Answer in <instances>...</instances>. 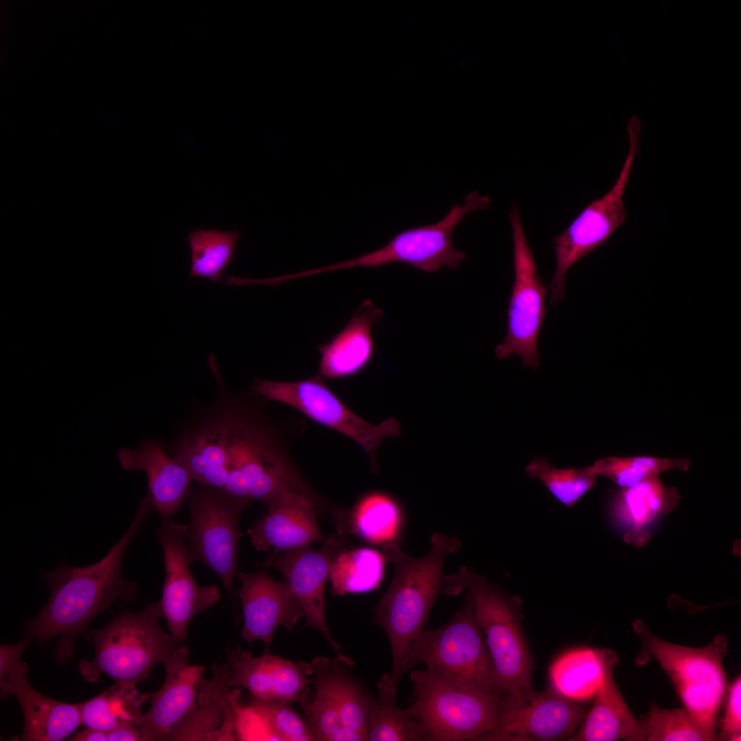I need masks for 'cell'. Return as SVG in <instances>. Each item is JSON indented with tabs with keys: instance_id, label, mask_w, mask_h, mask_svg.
Segmentation results:
<instances>
[{
	"instance_id": "6da1fadb",
	"label": "cell",
	"mask_w": 741,
	"mask_h": 741,
	"mask_svg": "<svg viewBox=\"0 0 741 741\" xmlns=\"http://www.w3.org/2000/svg\"><path fill=\"white\" fill-rule=\"evenodd\" d=\"M208 365L216 381L215 398L180 432L169 451L200 485L250 499L294 464L266 414L250 399L228 389L213 354Z\"/></svg>"
},
{
	"instance_id": "7a4b0ae2",
	"label": "cell",
	"mask_w": 741,
	"mask_h": 741,
	"mask_svg": "<svg viewBox=\"0 0 741 741\" xmlns=\"http://www.w3.org/2000/svg\"><path fill=\"white\" fill-rule=\"evenodd\" d=\"M152 510L145 495L126 532L97 563L80 567L62 563L54 572L43 574L50 596L41 611L27 624V635L40 643L58 637L56 657L58 661H66L71 657L76 637L98 613L108 609L116 601L135 600L138 586L124 578L122 561Z\"/></svg>"
},
{
	"instance_id": "3957f363",
	"label": "cell",
	"mask_w": 741,
	"mask_h": 741,
	"mask_svg": "<svg viewBox=\"0 0 741 741\" xmlns=\"http://www.w3.org/2000/svg\"><path fill=\"white\" fill-rule=\"evenodd\" d=\"M432 548L424 556L415 558L403 552L397 544L386 543L382 553L395 567L388 590L373 609V623L386 633L391 647V681L395 677L410 644L423 629L431 609L443 590V565L456 552L460 541L453 536L435 533Z\"/></svg>"
},
{
	"instance_id": "277c9868",
	"label": "cell",
	"mask_w": 741,
	"mask_h": 741,
	"mask_svg": "<svg viewBox=\"0 0 741 741\" xmlns=\"http://www.w3.org/2000/svg\"><path fill=\"white\" fill-rule=\"evenodd\" d=\"M464 589L471 593L476 619L484 635L505 705L525 703L534 692L533 655L522 628V602L489 583L485 576L461 567L444 575L442 591L456 596Z\"/></svg>"
},
{
	"instance_id": "5b68a950",
	"label": "cell",
	"mask_w": 741,
	"mask_h": 741,
	"mask_svg": "<svg viewBox=\"0 0 741 741\" xmlns=\"http://www.w3.org/2000/svg\"><path fill=\"white\" fill-rule=\"evenodd\" d=\"M161 617L159 602H152L139 611L123 612L104 627L88 631L86 639L94 646L95 656L91 661H80L81 675L96 682L106 674L116 682L137 686L156 666L189 650L185 642L161 627Z\"/></svg>"
},
{
	"instance_id": "8992f818",
	"label": "cell",
	"mask_w": 741,
	"mask_h": 741,
	"mask_svg": "<svg viewBox=\"0 0 741 741\" xmlns=\"http://www.w3.org/2000/svg\"><path fill=\"white\" fill-rule=\"evenodd\" d=\"M420 664L447 681L502 696L469 592L448 622L423 629L414 638L391 681L392 689L397 691L401 677Z\"/></svg>"
},
{
	"instance_id": "52a82bcc",
	"label": "cell",
	"mask_w": 741,
	"mask_h": 741,
	"mask_svg": "<svg viewBox=\"0 0 741 741\" xmlns=\"http://www.w3.org/2000/svg\"><path fill=\"white\" fill-rule=\"evenodd\" d=\"M633 627L645 650L671 679L684 708L709 741L718 740L716 719L726 689V638L718 635L706 646L693 648L658 637L642 621H635Z\"/></svg>"
},
{
	"instance_id": "ba28073f",
	"label": "cell",
	"mask_w": 741,
	"mask_h": 741,
	"mask_svg": "<svg viewBox=\"0 0 741 741\" xmlns=\"http://www.w3.org/2000/svg\"><path fill=\"white\" fill-rule=\"evenodd\" d=\"M410 681L406 709L430 741L478 740L495 728L502 696L447 681L427 668L412 670Z\"/></svg>"
},
{
	"instance_id": "9c48e42d",
	"label": "cell",
	"mask_w": 741,
	"mask_h": 741,
	"mask_svg": "<svg viewBox=\"0 0 741 741\" xmlns=\"http://www.w3.org/2000/svg\"><path fill=\"white\" fill-rule=\"evenodd\" d=\"M186 501L190 513L189 550L195 561L218 576L236 614L239 521L251 500L234 498L220 489L200 485L189 489Z\"/></svg>"
},
{
	"instance_id": "30bf717a",
	"label": "cell",
	"mask_w": 741,
	"mask_h": 741,
	"mask_svg": "<svg viewBox=\"0 0 741 741\" xmlns=\"http://www.w3.org/2000/svg\"><path fill=\"white\" fill-rule=\"evenodd\" d=\"M491 199L474 191L462 204L454 203L438 222L409 228L395 235L386 244L359 257L309 269L310 277L342 270L376 268L394 263H405L425 272H436L444 266L456 268L466 254L452 243L454 229L469 213L489 207Z\"/></svg>"
},
{
	"instance_id": "8fae6325",
	"label": "cell",
	"mask_w": 741,
	"mask_h": 741,
	"mask_svg": "<svg viewBox=\"0 0 741 741\" xmlns=\"http://www.w3.org/2000/svg\"><path fill=\"white\" fill-rule=\"evenodd\" d=\"M251 391L265 399L293 408L307 418L355 441L369 456L372 471H378L376 452L386 438L401 433L395 417L373 425L351 410L325 384L318 375L294 381L257 379Z\"/></svg>"
},
{
	"instance_id": "7c38bea8",
	"label": "cell",
	"mask_w": 741,
	"mask_h": 741,
	"mask_svg": "<svg viewBox=\"0 0 741 741\" xmlns=\"http://www.w3.org/2000/svg\"><path fill=\"white\" fill-rule=\"evenodd\" d=\"M627 128L628 154L611 189L584 208L569 226L552 239L556 255V270L550 289V303L552 305L565 298V278L569 269L606 242L626 221L627 212L624 194L634 161L639 152L641 119L639 116H632Z\"/></svg>"
},
{
	"instance_id": "4fadbf2b",
	"label": "cell",
	"mask_w": 741,
	"mask_h": 741,
	"mask_svg": "<svg viewBox=\"0 0 741 741\" xmlns=\"http://www.w3.org/2000/svg\"><path fill=\"white\" fill-rule=\"evenodd\" d=\"M513 236L514 282L507 309V331L504 340L495 349L503 360L517 354L522 364L537 369L540 357L537 343L547 312L545 299L548 292L538 273L521 225L519 209L508 214Z\"/></svg>"
},
{
	"instance_id": "5bb4252c",
	"label": "cell",
	"mask_w": 741,
	"mask_h": 741,
	"mask_svg": "<svg viewBox=\"0 0 741 741\" xmlns=\"http://www.w3.org/2000/svg\"><path fill=\"white\" fill-rule=\"evenodd\" d=\"M161 545L165 578L159 601L162 616L170 633L185 642L187 629L194 617L215 606L220 600L215 585L200 586L191 570L195 562L187 547L188 525L163 519L156 528Z\"/></svg>"
},
{
	"instance_id": "9a60e30c",
	"label": "cell",
	"mask_w": 741,
	"mask_h": 741,
	"mask_svg": "<svg viewBox=\"0 0 741 741\" xmlns=\"http://www.w3.org/2000/svg\"><path fill=\"white\" fill-rule=\"evenodd\" d=\"M31 637L0 646V687L4 698L14 696L21 707L25 741H60L71 736L82 724L80 704L49 698L38 692L27 679V665L21 658Z\"/></svg>"
},
{
	"instance_id": "2e32d148",
	"label": "cell",
	"mask_w": 741,
	"mask_h": 741,
	"mask_svg": "<svg viewBox=\"0 0 741 741\" xmlns=\"http://www.w3.org/2000/svg\"><path fill=\"white\" fill-rule=\"evenodd\" d=\"M586 709L550 687L524 703H499L495 728L478 740L567 741L581 725Z\"/></svg>"
},
{
	"instance_id": "e0dca14e",
	"label": "cell",
	"mask_w": 741,
	"mask_h": 741,
	"mask_svg": "<svg viewBox=\"0 0 741 741\" xmlns=\"http://www.w3.org/2000/svg\"><path fill=\"white\" fill-rule=\"evenodd\" d=\"M344 550L340 538L333 535L323 541L320 549L309 545L300 547L272 555L266 562L284 576L285 584L301 606L305 622L303 628H313L320 632L338 655L341 646L331 635L325 615V585L336 556Z\"/></svg>"
},
{
	"instance_id": "ac0fdd59",
	"label": "cell",
	"mask_w": 741,
	"mask_h": 741,
	"mask_svg": "<svg viewBox=\"0 0 741 741\" xmlns=\"http://www.w3.org/2000/svg\"><path fill=\"white\" fill-rule=\"evenodd\" d=\"M231 670L228 685L246 689L252 698L268 701L301 702L307 685L313 682L311 662L290 661L266 652L254 657L237 644L227 646Z\"/></svg>"
},
{
	"instance_id": "d6986e66",
	"label": "cell",
	"mask_w": 741,
	"mask_h": 741,
	"mask_svg": "<svg viewBox=\"0 0 741 741\" xmlns=\"http://www.w3.org/2000/svg\"><path fill=\"white\" fill-rule=\"evenodd\" d=\"M268 513L248 530L252 544L257 550H274L277 553L323 541L317 514L325 511L333 521L342 510L326 500L293 493L267 507Z\"/></svg>"
},
{
	"instance_id": "ffe728a7",
	"label": "cell",
	"mask_w": 741,
	"mask_h": 741,
	"mask_svg": "<svg viewBox=\"0 0 741 741\" xmlns=\"http://www.w3.org/2000/svg\"><path fill=\"white\" fill-rule=\"evenodd\" d=\"M268 567L254 573L239 571L237 575L242 583L237 591L244 618L241 637L249 645L261 641L269 646L279 626L292 631L304 616L287 585L272 579Z\"/></svg>"
},
{
	"instance_id": "44dd1931",
	"label": "cell",
	"mask_w": 741,
	"mask_h": 741,
	"mask_svg": "<svg viewBox=\"0 0 741 741\" xmlns=\"http://www.w3.org/2000/svg\"><path fill=\"white\" fill-rule=\"evenodd\" d=\"M189 660L187 650L163 665L165 677L162 686L152 693L148 711L133 722L143 741H163L196 705L205 666L191 665Z\"/></svg>"
},
{
	"instance_id": "7402d4cb",
	"label": "cell",
	"mask_w": 741,
	"mask_h": 741,
	"mask_svg": "<svg viewBox=\"0 0 741 741\" xmlns=\"http://www.w3.org/2000/svg\"><path fill=\"white\" fill-rule=\"evenodd\" d=\"M117 458L124 469L145 473V495L163 519H170L178 512L186 500L193 480L185 467L174 458L157 439H146L134 449L121 447Z\"/></svg>"
},
{
	"instance_id": "603a6c76",
	"label": "cell",
	"mask_w": 741,
	"mask_h": 741,
	"mask_svg": "<svg viewBox=\"0 0 741 741\" xmlns=\"http://www.w3.org/2000/svg\"><path fill=\"white\" fill-rule=\"evenodd\" d=\"M384 311L370 299L363 301L346 325L329 341L318 346V375L339 379L362 372L372 361L375 344L373 327Z\"/></svg>"
},
{
	"instance_id": "cb8c5ba5",
	"label": "cell",
	"mask_w": 741,
	"mask_h": 741,
	"mask_svg": "<svg viewBox=\"0 0 741 741\" xmlns=\"http://www.w3.org/2000/svg\"><path fill=\"white\" fill-rule=\"evenodd\" d=\"M603 670L593 704L576 733L567 741H644L637 720L623 698L613 677L618 659L603 650Z\"/></svg>"
},
{
	"instance_id": "d4e9b609",
	"label": "cell",
	"mask_w": 741,
	"mask_h": 741,
	"mask_svg": "<svg viewBox=\"0 0 741 741\" xmlns=\"http://www.w3.org/2000/svg\"><path fill=\"white\" fill-rule=\"evenodd\" d=\"M679 493L672 486H666L659 475L646 478L637 484L613 491L609 500V512L615 521H628L630 529L624 541L641 547L650 539L647 526L659 515H664L678 505Z\"/></svg>"
},
{
	"instance_id": "484cf974",
	"label": "cell",
	"mask_w": 741,
	"mask_h": 741,
	"mask_svg": "<svg viewBox=\"0 0 741 741\" xmlns=\"http://www.w3.org/2000/svg\"><path fill=\"white\" fill-rule=\"evenodd\" d=\"M212 670L213 678H204L201 682L193 708L163 741L213 740L224 720L233 690L227 684L231 670L228 659L223 664L213 666Z\"/></svg>"
},
{
	"instance_id": "4316f807",
	"label": "cell",
	"mask_w": 741,
	"mask_h": 741,
	"mask_svg": "<svg viewBox=\"0 0 741 741\" xmlns=\"http://www.w3.org/2000/svg\"><path fill=\"white\" fill-rule=\"evenodd\" d=\"M311 663L314 674L320 675L330 690L342 726L368 734V711L371 695L346 671V667L353 664L351 659L343 655H337L333 660L319 656Z\"/></svg>"
},
{
	"instance_id": "83f0119b",
	"label": "cell",
	"mask_w": 741,
	"mask_h": 741,
	"mask_svg": "<svg viewBox=\"0 0 741 741\" xmlns=\"http://www.w3.org/2000/svg\"><path fill=\"white\" fill-rule=\"evenodd\" d=\"M602 650L581 647L561 655L549 669L550 687L573 701L594 696L602 675Z\"/></svg>"
},
{
	"instance_id": "f1b7e54d",
	"label": "cell",
	"mask_w": 741,
	"mask_h": 741,
	"mask_svg": "<svg viewBox=\"0 0 741 741\" xmlns=\"http://www.w3.org/2000/svg\"><path fill=\"white\" fill-rule=\"evenodd\" d=\"M378 696L369 701L367 731L371 741H430L423 727L406 709H400L390 674H384L377 684Z\"/></svg>"
},
{
	"instance_id": "f546056e",
	"label": "cell",
	"mask_w": 741,
	"mask_h": 741,
	"mask_svg": "<svg viewBox=\"0 0 741 741\" xmlns=\"http://www.w3.org/2000/svg\"><path fill=\"white\" fill-rule=\"evenodd\" d=\"M152 694L139 693L137 686L116 682L96 696L79 703L81 722L106 732L122 722L133 723L142 714L141 707Z\"/></svg>"
},
{
	"instance_id": "4dcf8cb0",
	"label": "cell",
	"mask_w": 741,
	"mask_h": 741,
	"mask_svg": "<svg viewBox=\"0 0 741 741\" xmlns=\"http://www.w3.org/2000/svg\"><path fill=\"white\" fill-rule=\"evenodd\" d=\"M386 561L382 552L370 548L343 550L333 560L330 570L333 594L344 596L377 589L384 578Z\"/></svg>"
},
{
	"instance_id": "1f68e13d",
	"label": "cell",
	"mask_w": 741,
	"mask_h": 741,
	"mask_svg": "<svg viewBox=\"0 0 741 741\" xmlns=\"http://www.w3.org/2000/svg\"><path fill=\"white\" fill-rule=\"evenodd\" d=\"M241 235L237 230L197 228L189 232L187 240L191 251L189 279L203 278L220 283L223 273L235 255Z\"/></svg>"
},
{
	"instance_id": "d6a6232c",
	"label": "cell",
	"mask_w": 741,
	"mask_h": 741,
	"mask_svg": "<svg viewBox=\"0 0 741 741\" xmlns=\"http://www.w3.org/2000/svg\"><path fill=\"white\" fill-rule=\"evenodd\" d=\"M350 523L351 532L364 541L371 543H391L401 528V507L391 495L371 491L357 502L350 512Z\"/></svg>"
},
{
	"instance_id": "836d02e7",
	"label": "cell",
	"mask_w": 741,
	"mask_h": 741,
	"mask_svg": "<svg viewBox=\"0 0 741 741\" xmlns=\"http://www.w3.org/2000/svg\"><path fill=\"white\" fill-rule=\"evenodd\" d=\"M690 461L685 457L659 458L647 456H607L589 466L597 476L613 481L620 488L632 486L642 480L670 470L686 471Z\"/></svg>"
},
{
	"instance_id": "e575fe53",
	"label": "cell",
	"mask_w": 741,
	"mask_h": 741,
	"mask_svg": "<svg viewBox=\"0 0 741 741\" xmlns=\"http://www.w3.org/2000/svg\"><path fill=\"white\" fill-rule=\"evenodd\" d=\"M530 478L539 479L561 504L572 508L596 485L597 475L589 466L559 469L543 457H535L526 467Z\"/></svg>"
},
{
	"instance_id": "d590c367",
	"label": "cell",
	"mask_w": 741,
	"mask_h": 741,
	"mask_svg": "<svg viewBox=\"0 0 741 741\" xmlns=\"http://www.w3.org/2000/svg\"><path fill=\"white\" fill-rule=\"evenodd\" d=\"M639 723L644 741H709L684 707L663 709L652 704Z\"/></svg>"
},
{
	"instance_id": "8d00e7d4",
	"label": "cell",
	"mask_w": 741,
	"mask_h": 741,
	"mask_svg": "<svg viewBox=\"0 0 741 741\" xmlns=\"http://www.w3.org/2000/svg\"><path fill=\"white\" fill-rule=\"evenodd\" d=\"M314 674L316 691L310 698L307 688L300 703L316 740L329 741L342 724L336 703L326 682L320 675Z\"/></svg>"
},
{
	"instance_id": "74e56055",
	"label": "cell",
	"mask_w": 741,
	"mask_h": 741,
	"mask_svg": "<svg viewBox=\"0 0 741 741\" xmlns=\"http://www.w3.org/2000/svg\"><path fill=\"white\" fill-rule=\"evenodd\" d=\"M249 705L265 720L279 741L316 740L307 722L294 710L290 703L252 698Z\"/></svg>"
},
{
	"instance_id": "f35d334b",
	"label": "cell",
	"mask_w": 741,
	"mask_h": 741,
	"mask_svg": "<svg viewBox=\"0 0 741 741\" xmlns=\"http://www.w3.org/2000/svg\"><path fill=\"white\" fill-rule=\"evenodd\" d=\"M718 740H740L741 736V678L739 674L732 683L723 718L720 722Z\"/></svg>"
},
{
	"instance_id": "ab89813d",
	"label": "cell",
	"mask_w": 741,
	"mask_h": 741,
	"mask_svg": "<svg viewBox=\"0 0 741 741\" xmlns=\"http://www.w3.org/2000/svg\"><path fill=\"white\" fill-rule=\"evenodd\" d=\"M107 733L108 741H143L139 729L130 722L119 723Z\"/></svg>"
},
{
	"instance_id": "60d3db41",
	"label": "cell",
	"mask_w": 741,
	"mask_h": 741,
	"mask_svg": "<svg viewBox=\"0 0 741 741\" xmlns=\"http://www.w3.org/2000/svg\"><path fill=\"white\" fill-rule=\"evenodd\" d=\"M368 740L367 733L342 726L329 739V741Z\"/></svg>"
},
{
	"instance_id": "b9f144b4",
	"label": "cell",
	"mask_w": 741,
	"mask_h": 741,
	"mask_svg": "<svg viewBox=\"0 0 741 741\" xmlns=\"http://www.w3.org/2000/svg\"><path fill=\"white\" fill-rule=\"evenodd\" d=\"M69 740L71 741H108V733L106 731L86 727V729L73 734Z\"/></svg>"
}]
</instances>
